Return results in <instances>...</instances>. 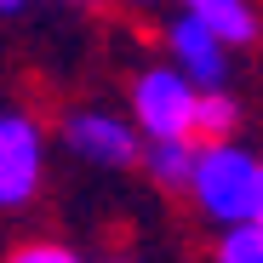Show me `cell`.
<instances>
[{"instance_id":"6","label":"cell","mask_w":263,"mask_h":263,"mask_svg":"<svg viewBox=\"0 0 263 263\" xmlns=\"http://www.w3.org/2000/svg\"><path fill=\"white\" fill-rule=\"evenodd\" d=\"M189 166H195V138H143L138 172L160 195H183L189 189Z\"/></svg>"},{"instance_id":"1","label":"cell","mask_w":263,"mask_h":263,"mask_svg":"<svg viewBox=\"0 0 263 263\" xmlns=\"http://www.w3.org/2000/svg\"><path fill=\"white\" fill-rule=\"evenodd\" d=\"M195 212L212 229L223 223H263V160L257 149H246L240 138H212L195 143V166H189V189Z\"/></svg>"},{"instance_id":"11","label":"cell","mask_w":263,"mask_h":263,"mask_svg":"<svg viewBox=\"0 0 263 263\" xmlns=\"http://www.w3.org/2000/svg\"><path fill=\"white\" fill-rule=\"evenodd\" d=\"M23 6H29V0H0V17H17Z\"/></svg>"},{"instance_id":"10","label":"cell","mask_w":263,"mask_h":263,"mask_svg":"<svg viewBox=\"0 0 263 263\" xmlns=\"http://www.w3.org/2000/svg\"><path fill=\"white\" fill-rule=\"evenodd\" d=\"M6 263H86V257H80L69 240H52V235H46V240H17V246L6 252Z\"/></svg>"},{"instance_id":"7","label":"cell","mask_w":263,"mask_h":263,"mask_svg":"<svg viewBox=\"0 0 263 263\" xmlns=\"http://www.w3.org/2000/svg\"><path fill=\"white\" fill-rule=\"evenodd\" d=\"M178 12L200 17L206 29H217L235 52L257 46V6H252V0H178Z\"/></svg>"},{"instance_id":"2","label":"cell","mask_w":263,"mask_h":263,"mask_svg":"<svg viewBox=\"0 0 263 263\" xmlns=\"http://www.w3.org/2000/svg\"><path fill=\"white\" fill-rule=\"evenodd\" d=\"M58 143L92 172H138V155H143V132L132 126L126 109H109V103H74L63 109L58 120Z\"/></svg>"},{"instance_id":"3","label":"cell","mask_w":263,"mask_h":263,"mask_svg":"<svg viewBox=\"0 0 263 263\" xmlns=\"http://www.w3.org/2000/svg\"><path fill=\"white\" fill-rule=\"evenodd\" d=\"M46 126H40L23 103H0V217H12L40 200L46 189Z\"/></svg>"},{"instance_id":"5","label":"cell","mask_w":263,"mask_h":263,"mask_svg":"<svg viewBox=\"0 0 263 263\" xmlns=\"http://www.w3.org/2000/svg\"><path fill=\"white\" fill-rule=\"evenodd\" d=\"M166 63L183 69L195 86H235V46L189 12L166 17Z\"/></svg>"},{"instance_id":"13","label":"cell","mask_w":263,"mask_h":263,"mask_svg":"<svg viewBox=\"0 0 263 263\" xmlns=\"http://www.w3.org/2000/svg\"><path fill=\"white\" fill-rule=\"evenodd\" d=\"M103 263H132V257H103Z\"/></svg>"},{"instance_id":"14","label":"cell","mask_w":263,"mask_h":263,"mask_svg":"<svg viewBox=\"0 0 263 263\" xmlns=\"http://www.w3.org/2000/svg\"><path fill=\"white\" fill-rule=\"evenodd\" d=\"M132 6H155V0H132Z\"/></svg>"},{"instance_id":"4","label":"cell","mask_w":263,"mask_h":263,"mask_svg":"<svg viewBox=\"0 0 263 263\" xmlns=\"http://www.w3.org/2000/svg\"><path fill=\"white\" fill-rule=\"evenodd\" d=\"M195 98H200V86L183 69L149 63L126 86V115L143 138H195Z\"/></svg>"},{"instance_id":"12","label":"cell","mask_w":263,"mask_h":263,"mask_svg":"<svg viewBox=\"0 0 263 263\" xmlns=\"http://www.w3.org/2000/svg\"><path fill=\"white\" fill-rule=\"evenodd\" d=\"M63 6H109V0H63Z\"/></svg>"},{"instance_id":"9","label":"cell","mask_w":263,"mask_h":263,"mask_svg":"<svg viewBox=\"0 0 263 263\" xmlns=\"http://www.w3.org/2000/svg\"><path fill=\"white\" fill-rule=\"evenodd\" d=\"M212 263H263V223H223Z\"/></svg>"},{"instance_id":"8","label":"cell","mask_w":263,"mask_h":263,"mask_svg":"<svg viewBox=\"0 0 263 263\" xmlns=\"http://www.w3.org/2000/svg\"><path fill=\"white\" fill-rule=\"evenodd\" d=\"M240 126H246V109L235 98V86H200V98H195V143L240 138Z\"/></svg>"}]
</instances>
